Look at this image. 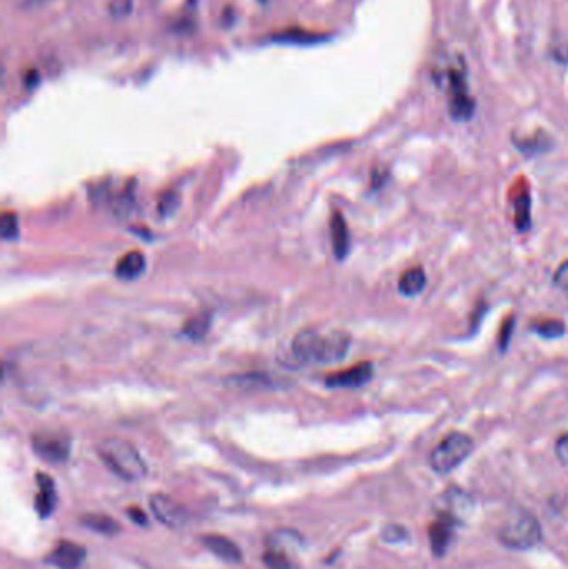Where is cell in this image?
Masks as SVG:
<instances>
[{
    "label": "cell",
    "mask_w": 568,
    "mask_h": 569,
    "mask_svg": "<svg viewBox=\"0 0 568 569\" xmlns=\"http://www.w3.org/2000/svg\"><path fill=\"white\" fill-rule=\"evenodd\" d=\"M350 348V337L338 329L305 328L295 334L292 355L304 365H330L345 358Z\"/></svg>",
    "instance_id": "1"
},
{
    "label": "cell",
    "mask_w": 568,
    "mask_h": 569,
    "mask_svg": "<svg viewBox=\"0 0 568 569\" xmlns=\"http://www.w3.org/2000/svg\"><path fill=\"white\" fill-rule=\"evenodd\" d=\"M97 453L105 465L127 481H138L147 475V465L132 443L122 438H105L99 443Z\"/></svg>",
    "instance_id": "2"
},
{
    "label": "cell",
    "mask_w": 568,
    "mask_h": 569,
    "mask_svg": "<svg viewBox=\"0 0 568 569\" xmlns=\"http://www.w3.org/2000/svg\"><path fill=\"white\" fill-rule=\"evenodd\" d=\"M499 539L505 548L527 551L542 541V524L528 511H513L500 526Z\"/></svg>",
    "instance_id": "3"
},
{
    "label": "cell",
    "mask_w": 568,
    "mask_h": 569,
    "mask_svg": "<svg viewBox=\"0 0 568 569\" xmlns=\"http://www.w3.org/2000/svg\"><path fill=\"white\" fill-rule=\"evenodd\" d=\"M442 77L448 95V112H450V117L457 122L470 120L475 113V100L470 95L464 64L457 62V64L447 67Z\"/></svg>",
    "instance_id": "4"
},
{
    "label": "cell",
    "mask_w": 568,
    "mask_h": 569,
    "mask_svg": "<svg viewBox=\"0 0 568 569\" xmlns=\"http://www.w3.org/2000/svg\"><path fill=\"white\" fill-rule=\"evenodd\" d=\"M474 441L469 434L453 432L447 434L430 453V466L438 475H447L458 468L470 456Z\"/></svg>",
    "instance_id": "5"
},
{
    "label": "cell",
    "mask_w": 568,
    "mask_h": 569,
    "mask_svg": "<svg viewBox=\"0 0 568 569\" xmlns=\"http://www.w3.org/2000/svg\"><path fill=\"white\" fill-rule=\"evenodd\" d=\"M32 446L35 453L45 461L50 463H64L69 458V439L62 436L59 433L52 432H42L33 434Z\"/></svg>",
    "instance_id": "6"
},
{
    "label": "cell",
    "mask_w": 568,
    "mask_h": 569,
    "mask_svg": "<svg viewBox=\"0 0 568 569\" xmlns=\"http://www.w3.org/2000/svg\"><path fill=\"white\" fill-rule=\"evenodd\" d=\"M150 509L155 518L160 523L169 526V528H180L189 519L187 509L179 501H175L167 495H160V492L150 496Z\"/></svg>",
    "instance_id": "7"
},
{
    "label": "cell",
    "mask_w": 568,
    "mask_h": 569,
    "mask_svg": "<svg viewBox=\"0 0 568 569\" xmlns=\"http://www.w3.org/2000/svg\"><path fill=\"white\" fill-rule=\"evenodd\" d=\"M457 521L450 513H440L435 518V521L428 528V539H430L432 553L437 558L445 556V553L450 548L455 536Z\"/></svg>",
    "instance_id": "8"
},
{
    "label": "cell",
    "mask_w": 568,
    "mask_h": 569,
    "mask_svg": "<svg viewBox=\"0 0 568 569\" xmlns=\"http://www.w3.org/2000/svg\"><path fill=\"white\" fill-rule=\"evenodd\" d=\"M372 375H374V366L370 363H359L347 370L333 373L327 378V385L330 388H359L369 383Z\"/></svg>",
    "instance_id": "9"
},
{
    "label": "cell",
    "mask_w": 568,
    "mask_h": 569,
    "mask_svg": "<svg viewBox=\"0 0 568 569\" xmlns=\"http://www.w3.org/2000/svg\"><path fill=\"white\" fill-rule=\"evenodd\" d=\"M47 561L57 569H80L85 561V548L72 541H62L49 554Z\"/></svg>",
    "instance_id": "10"
},
{
    "label": "cell",
    "mask_w": 568,
    "mask_h": 569,
    "mask_svg": "<svg viewBox=\"0 0 568 569\" xmlns=\"http://www.w3.org/2000/svg\"><path fill=\"white\" fill-rule=\"evenodd\" d=\"M204 546L213 553L218 559L225 563H240L242 551L230 538L222 536V534H205L202 538Z\"/></svg>",
    "instance_id": "11"
},
{
    "label": "cell",
    "mask_w": 568,
    "mask_h": 569,
    "mask_svg": "<svg viewBox=\"0 0 568 569\" xmlns=\"http://www.w3.org/2000/svg\"><path fill=\"white\" fill-rule=\"evenodd\" d=\"M37 483H39V495L35 498V508L42 518H47L54 513L57 492H55V483L49 475L45 473H39L37 475Z\"/></svg>",
    "instance_id": "12"
},
{
    "label": "cell",
    "mask_w": 568,
    "mask_h": 569,
    "mask_svg": "<svg viewBox=\"0 0 568 569\" xmlns=\"http://www.w3.org/2000/svg\"><path fill=\"white\" fill-rule=\"evenodd\" d=\"M332 243H333V253L338 260H343L348 255L350 250V233H348V227L345 218L342 217L340 212H335L332 217Z\"/></svg>",
    "instance_id": "13"
},
{
    "label": "cell",
    "mask_w": 568,
    "mask_h": 569,
    "mask_svg": "<svg viewBox=\"0 0 568 569\" xmlns=\"http://www.w3.org/2000/svg\"><path fill=\"white\" fill-rule=\"evenodd\" d=\"M145 257L140 252H128L116 265V275L122 280H135L144 274Z\"/></svg>",
    "instance_id": "14"
},
{
    "label": "cell",
    "mask_w": 568,
    "mask_h": 569,
    "mask_svg": "<svg viewBox=\"0 0 568 569\" xmlns=\"http://www.w3.org/2000/svg\"><path fill=\"white\" fill-rule=\"evenodd\" d=\"M530 210H532V200H530V192L525 184H520L515 190L513 197V212H515V225L520 232H525L530 228Z\"/></svg>",
    "instance_id": "15"
},
{
    "label": "cell",
    "mask_w": 568,
    "mask_h": 569,
    "mask_svg": "<svg viewBox=\"0 0 568 569\" xmlns=\"http://www.w3.org/2000/svg\"><path fill=\"white\" fill-rule=\"evenodd\" d=\"M425 285H427V275H425V271L422 269H410L403 271V275L400 276L399 291L403 296L413 298V296L422 293L425 290Z\"/></svg>",
    "instance_id": "16"
},
{
    "label": "cell",
    "mask_w": 568,
    "mask_h": 569,
    "mask_svg": "<svg viewBox=\"0 0 568 569\" xmlns=\"http://www.w3.org/2000/svg\"><path fill=\"white\" fill-rule=\"evenodd\" d=\"M82 524L85 528L95 531V533H100V534H108V536H112V534H117L121 533V524L117 523L116 519L112 518V516L108 514H84L82 518Z\"/></svg>",
    "instance_id": "17"
},
{
    "label": "cell",
    "mask_w": 568,
    "mask_h": 569,
    "mask_svg": "<svg viewBox=\"0 0 568 569\" xmlns=\"http://www.w3.org/2000/svg\"><path fill=\"white\" fill-rule=\"evenodd\" d=\"M565 329H567L565 325H563L560 320H543V322L533 325V332L547 339L563 337V334H565Z\"/></svg>",
    "instance_id": "18"
},
{
    "label": "cell",
    "mask_w": 568,
    "mask_h": 569,
    "mask_svg": "<svg viewBox=\"0 0 568 569\" xmlns=\"http://www.w3.org/2000/svg\"><path fill=\"white\" fill-rule=\"evenodd\" d=\"M264 564L269 569H292V563L285 556L284 551L279 549H270L264 554Z\"/></svg>",
    "instance_id": "19"
},
{
    "label": "cell",
    "mask_w": 568,
    "mask_h": 569,
    "mask_svg": "<svg viewBox=\"0 0 568 569\" xmlns=\"http://www.w3.org/2000/svg\"><path fill=\"white\" fill-rule=\"evenodd\" d=\"M18 232V222L13 213H4L2 220H0V233H2L4 240H11L17 235Z\"/></svg>",
    "instance_id": "20"
},
{
    "label": "cell",
    "mask_w": 568,
    "mask_h": 569,
    "mask_svg": "<svg viewBox=\"0 0 568 569\" xmlns=\"http://www.w3.org/2000/svg\"><path fill=\"white\" fill-rule=\"evenodd\" d=\"M132 0H111L108 2V12H111L112 17L116 18H121V17H127L128 13L132 12Z\"/></svg>",
    "instance_id": "21"
},
{
    "label": "cell",
    "mask_w": 568,
    "mask_h": 569,
    "mask_svg": "<svg viewBox=\"0 0 568 569\" xmlns=\"http://www.w3.org/2000/svg\"><path fill=\"white\" fill-rule=\"evenodd\" d=\"M382 536H384L385 541H389V543H399V541H403V539L407 538V529L402 528V526H399V524H389L384 528Z\"/></svg>",
    "instance_id": "22"
},
{
    "label": "cell",
    "mask_w": 568,
    "mask_h": 569,
    "mask_svg": "<svg viewBox=\"0 0 568 569\" xmlns=\"http://www.w3.org/2000/svg\"><path fill=\"white\" fill-rule=\"evenodd\" d=\"M555 456L562 465L568 466V433L562 434L555 443Z\"/></svg>",
    "instance_id": "23"
},
{
    "label": "cell",
    "mask_w": 568,
    "mask_h": 569,
    "mask_svg": "<svg viewBox=\"0 0 568 569\" xmlns=\"http://www.w3.org/2000/svg\"><path fill=\"white\" fill-rule=\"evenodd\" d=\"M513 328H515V320L513 318L505 320V323L502 325V329H500V333H499V343H500V348H502V350H505V348L508 347V342H510V338H512Z\"/></svg>",
    "instance_id": "24"
},
{
    "label": "cell",
    "mask_w": 568,
    "mask_h": 569,
    "mask_svg": "<svg viewBox=\"0 0 568 569\" xmlns=\"http://www.w3.org/2000/svg\"><path fill=\"white\" fill-rule=\"evenodd\" d=\"M553 283H555L558 288L568 291V260L563 261L557 269L555 275H553Z\"/></svg>",
    "instance_id": "25"
},
{
    "label": "cell",
    "mask_w": 568,
    "mask_h": 569,
    "mask_svg": "<svg viewBox=\"0 0 568 569\" xmlns=\"http://www.w3.org/2000/svg\"><path fill=\"white\" fill-rule=\"evenodd\" d=\"M127 514H128V518L133 521V523H137L140 526H145L147 523H149V521H147V514L140 508H137V506H132V508H128Z\"/></svg>",
    "instance_id": "26"
},
{
    "label": "cell",
    "mask_w": 568,
    "mask_h": 569,
    "mask_svg": "<svg viewBox=\"0 0 568 569\" xmlns=\"http://www.w3.org/2000/svg\"><path fill=\"white\" fill-rule=\"evenodd\" d=\"M26 2H27V6H33V7H37V6H42V4L49 2V0H26Z\"/></svg>",
    "instance_id": "27"
}]
</instances>
